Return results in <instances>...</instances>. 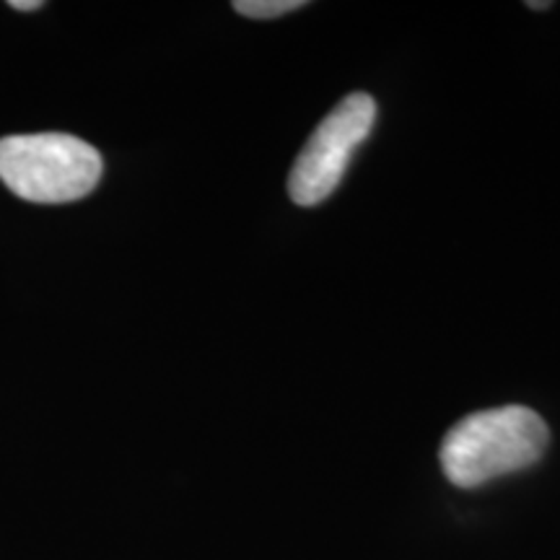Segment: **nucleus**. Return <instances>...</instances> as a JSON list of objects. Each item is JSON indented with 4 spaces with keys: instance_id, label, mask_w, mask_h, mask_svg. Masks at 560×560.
Returning <instances> with one entry per match:
<instances>
[{
    "instance_id": "1",
    "label": "nucleus",
    "mask_w": 560,
    "mask_h": 560,
    "mask_svg": "<svg viewBox=\"0 0 560 560\" xmlns=\"http://www.w3.org/2000/svg\"><path fill=\"white\" fill-rule=\"evenodd\" d=\"M550 444L548 423L524 405H503L462 418L441 441L439 462L446 480L457 488L527 470L545 457Z\"/></svg>"
},
{
    "instance_id": "2",
    "label": "nucleus",
    "mask_w": 560,
    "mask_h": 560,
    "mask_svg": "<svg viewBox=\"0 0 560 560\" xmlns=\"http://www.w3.org/2000/svg\"><path fill=\"white\" fill-rule=\"evenodd\" d=\"M102 153L68 132H37L0 140V179L21 200L58 206L100 185Z\"/></svg>"
},
{
    "instance_id": "3",
    "label": "nucleus",
    "mask_w": 560,
    "mask_h": 560,
    "mask_svg": "<svg viewBox=\"0 0 560 560\" xmlns=\"http://www.w3.org/2000/svg\"><path fill=\"white\" fill-rule=\"evenodd\" d=\"M376 122V102L363 91L342 100L317 125L310 143L301 149L289 174V195L301 208L319 206L338 190L353 153L371 136Z\"/></svg>"
},
{
    "instance_id": "4",
    "label": "nucleus",
    "mask_w": 560,
    "mask_h": 560,
    "mask_svg": "<svg viewBox=\"0 0 560 560\" xmlns=\"http://www.w3.org/2000/svg\"><path fill=\"white\" fill-rule=\"evenodd\" d=\"M301 0H236L234 11L247 19H278L285 13L304 9Z\"/></svg>"
},
{
    "instance_id": "5",
    "label": "nucleus",
    "mask_w": 560,
    "mask_h": 560,
    "mask_svg": "<svg viewBox=\"0 0 560 560\" xmlns=\"http://www.w3.org/2000/svg\"><path fill=\"white\" fill-rule=\"evenodd\" d=\"M42 0H13L11 3V9H16V11H37V9H42Z\"/></svg>"
},
{
    "instance_id": "6",
    "label": "nucleus",
    "mask_w": 560,
    "mask_h": 560,
    "mask_svg": "<svg viewBox=\"0 0 560 560\" xmlns=\"http://www.w3.org/2000/svg\"><path fill=\"white\" fill-rule=\"evenodd\" d=\"M552 3H527V9H535V11H548Z\"/></svg>"
}]
</instances>
